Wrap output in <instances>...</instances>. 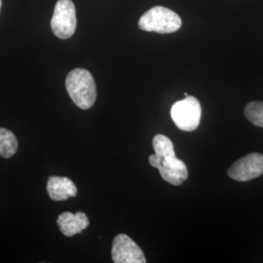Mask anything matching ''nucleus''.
<instances>
[{
  "instance_id": "1",
  "label": "nucleus",
  "mask_w": 263,
  "mask_h": 263,
  "mask_svg": "<svg viewBox=\"0 0 263 263\" xmlns=\"http://www.w3.org/2000/svg\"><path fill=\"white\" fill-rule=\"evenodd\" d=\"M155 153L148 157L153 168L159 171L162 179L173 185H180L187 179L188 171L183 161L175 153L173 141L164 135H156L153 139Z\"/></svg>"
},
{
  "instance_id": "2",
  "label": "nucleus",
  "mask_w": 263,
  "mask_h": 263,
  "mask_svg": "<svg viewBox=\"0 0 263 263\" xmlns=\"http://www.w3.org/2000/svg\"><path fill=\"white\" fill-rule=\"evenodd\" d=\"M66 91L72 102L81 109H89L97 99V88L92 74L84 68L71 70L66 79Z\"/></svg>"
},
{
  "instance_id": "3",
  "label": "nucleus",
  "mask_w": 263,
  "mask_h": 263,
  "mask_svg": "<svg viewBox=\"0 0 263 263\" xmlns=\"http://www.w3.org/2000/svg\"><path fill=\"white\" fill-rule=\"evenodd\" d=\"M181 27L179 15L163 6H155L146 11L139 21V28L157 33H173Z\"/></svg>"
},
{
  "instance_id": "4",
  "label": "nucleus",
  "mask_w": 263,
  "mask_h": 263,
  "mask_svg": "<svg viewBox=\"0 0 263 263\" xmlns=\"http://www.w3.org/2000/svg\"><path fill=\"white\" fill-rule=\"evenodd\" d=\"M201 104L196 98L187 96L177 102L171 108V116L179 130L192 132L196 130L201 120Z\"/></svg>"
},
{
  "instance_id": "5",
  "label": "nucleus",
  "mask_w": 263,
  "mask_h": 263,
  "mask_svg": "<svg viewBox=\"0 0 263 263\" xmlns=\"http://www.w3.org/2000/svg\"><path fill=\"white\" fill-rule=\"evenodd\" d=\"M76 10L71 0H58L51 20V28L57 37L68 39L76 32Z\"/></svg>"
},
{
  "instance_id": "6",
  "label": "nucleus",
  "mask_w": 263,
  "mask_h": 263,
  "mask_svg": "<svg viewBox=\"0 0 263 263\" xmlns=\"http://www.w3.org/2000/svg\"><path fill=\"white\" fill-rule=\"evenodd\" d=\"M228 176L237 181H248L263 175V155L251 153L235 163L228 170Z\"/></svg>"
},
{
  "instance_id": "7",
  "label": "nucleus",
  "mask_w": 263,
  "mask_h": 263,
  "mask_svg": "<svg viewBox=\"0 0 263 263\" xmlns=\"http://www.w3.org/2000/svg\"><path fill=\"white\" fill-rule=\"evenodd\" d=\"M111 256L115 263H145L141 248L126 234H119L113 240Z\"/></svg>"
},
{
  "instance_id": "8",
  "label": "nucleus",
  "mask_w": 263,
  "mask_h": 263,
  "mask_svg": "<svg viewBox=\"0 0 263 263\" xmlns=\"http://www.w3.org/2000/svg\"><path fill=\"white\" fill-rule=\"evenodd\" d=\"M57 224L64 235L72 237L81 233L89 226L90 222L87 216L82 212H78L76 214L65 212L58 217Z\"/></svg>"
},
{
  "instance_id": "9",
  "label": "nucleus",
  "mask_w": 263,
  "mask_h": 263,
  "mask_svg": "<svg viewBox=\"0 0 263 263\" xmlns=\"http://www.w3.org/2000/svg\"><path fill=\"white\" fill-rule=\"evenodd\" d=\"M47 192L54 201H65L69 197H76L77 187L73 181L65 177L52 176L48 179Z\"/></svg>"
},
{
  "instance_id": "10",
  "label": "nucleus",
  "mask_w": 263,
  "mask_h": 263,
  "mask_svg": "<svg viewBox=\"0 0 263 263\" xmlns=\"http://www.w3.org/2000/svg\"><path fill=\"white\" fill-rule=\"evenodd\" d=\"M18 149V141L15 135L5 128H0V156L11 158Z\"/></svg>"
},
{
  "instance_id": "11",
  "label": "nucleus",
  "mask_w": 263,
  "mask_h": 263,
  "mask_svg": "<svg viewBox=\"0 0 263 263\" xmlns=\"http://www.w3.org/2000/svg\"><path fill=\"white\" fill-rule=\"evenodd\" d=\"M247 119L257 127L263 128V102H252L245 108Z\"/></svg>"
},
{
  "instance_id": "12",
  "label": "nucleus",
  "mask_w": 263,
  "mask_h": 263,
  "mask_svg": "<svg viewBox=\"0 0 263 263\" xmlns=\"http://www.w3.org/2000/svg\"><path fill=\"white\" fill-rule=\"evenodd\" d=\"M0 9H1V0H0Z\"/></svg>"
}]
</instances>
